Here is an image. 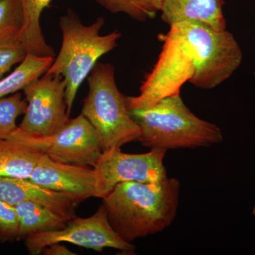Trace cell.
<instances>
[{
    "label": "cell",
    "mask_w": 255,
    "mask_h": 255,
    "mask_svg": "<svg viewBox=\"0 0 255 255\" xmlns=\"http://www.w3.org/2000/svg\"><path fill=\"white\" fill-rule=\"evenodd\" d=\"M163 43L158 59L135 97H127L128 110L155 105L168 96L180 94L189 82L197 88L211 90L232 76L243 60L234 36L226 30L182 21L159 35Z\"/></svg>",
    "instance_id": "6da1fadb"
},
{
    "label": "cell",
    "mask_w": 255,
    "mask_h": 255,
    "mask_svg": "<svg viewBox=\"0 0 255 255\" xmlns=\"http://www.w3.org/2000/svg\"><path fill=\"white\" fill-rule=\"evenodd\" d=\"M180 186L176 178L157 183H119L102 199V204L114 231L131 243L172 224L177 216Z\"/></svg>",
    "instance_id": "7a4b0ae2"
},
{
    "label": "cell",
    "mask_w": 255,
    "mask_h": 255,
    "mask_svg": "<svg viewBox=\"0 0 255 255\" xmlns=\"http://www.w3.org/2000/svg\"><path fill=\"white\" fill-rule=\"evenodd\" d=\"M128 111L140 128L137 140L150 150L210 147L223 141L221 128L193 114L180 94L164 97L151 107Z\"/></svg>",
    "instance_id": "3957f363"
},
{
    "label": "cell",
    "mask_w": 255,
    "mask_h": 255,
    "mask_svg": "<svg viewBox=\"0 0 255 255\" xmlns=\"http://www.w3.org/2000/svg\"><path fill=\"white\" fill-rule=\"evenodd\" d=\"M105 23L104 18L99 17L92 24H83L73 11H69L60 18L61 47L46 73L63 77L65 80L69 115L82 82L91 73L101 57L117 47L122 36L118 30L101 35L100 30Z\"/></svg>",
    "instance_id": "277c9868"
},
{
    "label": "cell",
    "mask_w": 255,
    "mask_h": 255,
    "mask_svg": "<svg viewBox=\"0 0 255 255\" xmlns=\"http://www.w3.org/2000/svg\"><path fill=\"white\" fill-rule=\"evenodd\" d=\"M87 81L88 93L81 114L95 128L103 151L137 140L140 128L128 109L127 96L117 87L114 65L97 63Z\"/></svg>",
    "instance_id": "5b68a950"
},
{
    "label": "cell",
    "mask_w": 255,
    "mask_h": 255,
    "mask_svg": "<svg viewBox=\"0 0 255 255\" xmlns=\"http://www.w3.org/2000/svg\"><path fill=\"white\" fill-rule=\"evenodd\" d=\"M9 138L36 149L55 162L92 168L104 152L95 128L82 114L70 119L53 135H38L17 128Z\"/></svg>",
    "instance_id": "8992f818"
},
{
    "label": "cell",
    "mask_w": 255,
    "mask_h": 255,
    "mask_svg": "<svg viewBox=\"0 0 255 255\" xmlns=\"http://www.w3.org/2000/svg\"><path fill=\"white\" fill-rule=\"evenodd\" d=\"M30 255H41L43 248L54 243H69L97 252L114 248L134 254L135 247L124 241L111 226L103 204L92 216L70 220L59 231L32 233L25 238Z\"/></svg>",
    "instance_id": "52a82bcc"
},
{
    "label": "cell",
    "mask_w": 255,
    "mask_h": 255,
    "mask_svg": "<svg viewBox=\"0 0 255 255\" xmlns=\"http://www.w3.org/2000/svg\"><path fill=\"white\" fill-rule=\"evenodd\" d=\"M167 151L152 149L143 154H127L121 148L104 151L94 167L95 197L104 199L114 188L124 182L157 183L165 180L163 161Z\"/></svg>",
    "instance_id": "ba28073f"
},
{
    "label": "cell",
    "mask_w": 255,
    "mask_h": 255,
    "mask_svg": "<svg viewBox=\"0 0 255 255\" xmlns=\"http://www.w3.org/2000/svg\"><path fill=\"white\" fill-rule=\"evenodd\" d=\"M66 84L63 77L45 73L22 90L27 108L18 128L24 131L51 135L68 123Z\"/></svg>",
    "instance_id": "9c48e42d"
},
{
    "label": "cell",
    "mask_w": 255,
    "mask_h": 255,
    "mask_svg": "<svg viewBox=\"0 0 255 255\" xmlns=\"http://www.w3.org/2000/svg\"><path fill=\"white\" fill-rule=\"evenodd\" d=\"M29 180L37 185L73 196L79 202L95 197L96 176L88 167L55 162L43 154Z\"/></svg>",
    "instance_id": "30bf717a"
},
{
    "label": "cell",
    "mask_w": 255,
    "mask_h": 255,
    "mask_svg": "<svg viewBox=\"0 0 255 255\" xmlns=\"http://www.w3.org/2000/svg\"><path fill=\"white\" fill-rule=\"evenodd\" d=\"M224 0H162V21L169 26L182 21L204 25L212 29H226Z\"/></svg>",
    "instance_id": "8fae6325"
},
{
    "label": "cell",
    "mask_w": 255,
    "mask_h": 255,
    "mask_svg": "<svg viewBox=\"0 0 255 255\" xmlns=\"http://www.w3.org/2000/svg\"><path fill=\"white\" fill-rule=\"evenodd\" d=\"M22 6L23 23L19 41L26 53L43 57H53V48L46 43L41 27L43 10L52 0H20Z\"/></svg>",
    "instance_id": "7c38bea8"
},
{
    "label": "cell",
    "mask_w": 255,
    "mask_h": 255,
    "mask_svg": "<svg viewBox=\"0 0 255 255\" xmlns=\"http://www.w3.org/2000/svg\"><path fill=\"white\" fill-rule=\"evenodd\" d=\"M42 155L16 140L0 139V176L29 179Z\"/></svg>",
    "instance_id": "4fadbf2b"
},
{
    "label": "cell",
    "mask_w": 255,
    "mask_h": 255,
    "mask_svg": "<svg viewBox=\"0 0 255 255\" xmlns=\"http://www.w3.org/2000/svg\"><path fill=\"white\" fill-rule=\"evenodd\" d=\"M18 221V241L32 233L59 231L66 221L50 210L32 201H23L14 205Z\"/></svg>",
    "instance_id": "5bb4252c"
},
{
    "label": "cell",
    "mask_w": 255,
    "mask_h": 255,
    "mask_svg": "<svg viewBox=\"0 0 255 255\" xmlns=\"http://www.w3.org/2000/svg\"><path fill=\"white\" fill-rule=\"evenodd\" d=\"M53 60V57L38 56L27 53L14 71L0 80V97L23 90L31 82L44 75Z\"/></svg>",
    "instance_id": "9a60e30c"
},
{
    "label": "cell",
    "mask_w": 255,
    "mask_h": 255,
    "mask_svg": "<svg viewBox=\"0 0 255 255\" xmlns=\"http://www.w3.org/2000/svg\"><path fill=\"white\" fill-rule=\"evenodd\" d=\"M162 0H96L112 14L123 13L132 19H154L160 11Z\"/></svg>",
    "instance_id": "2e32d148"
},
{
    "label": "cell",
    "mask_w": 255,
    "mask_h": 255,
    "mask_svg": "<svg viewBox=\"0 0 255 255\" xmlns=\"http://www.w3.org/2000/svg\"><path fill=\"white\" fill-rule=\"evenodd\" d=\"M23 16L20 0H0V43L19 40Z\"/></svg>",
    "instance_id": "e0dca14e"
},
{
    "label": "cell",
    "mask_w": 255,
    "mask_h": 255,
    "mask_svg": "<svg viewBox=\"0 0 255 255\" xmlns=\"http://www.w3.org/2000/svg\"><path fill=\"white\" fill-rule=\"evenodd\" d=\"M27 102L16 92L9 97H0V139H8L16 130V120L24 114Z\"/></svg>",
    "instance_id": "ac0fdd59"
},
{
    "label": "cell",
    "mask_w": 255,
    "mask_h": 255,
    "mask_svg": "<svg viewBox=\"0 0 255 255\" xmlns=\"http://www.w3.org/2000/svg\"><path fill=\"white\" fill-rule=\"evenodd\" d=\"M27 53L19 40L0 43V80L16 64L26 58Z\"/></svg>",
    "instance_id": "d6986e66"
},
{
    "label": "cell",
    "mask_w": 255,
    "mask_h": 255,
    "mask_svg": "<svg viewBox=\"0 0 255 255\" xmlns=\"http://www.w3.org/2000/svg\"><path fill=\"white\" fill-rule=\"evenodd\" d=\"M18 221L14 206L0 201V243L18 241Z\"/></svg>",
    "instance_id": "ffe728a7"
},
{
    "label": "cell",
    "mask_w": 255,
    "mask_h": 255,
    "mask_svg": "<svg viewBox=\"0 0 255 255\" xmlns=\"http://www.w3.org/2000/svg\"><path fill=\"white\" fill-rule=\"evenodd\" d=\"M41 255H76L68 249L67 247L59 243H54L43 248Z\"/></svg>",
    "instance_id": "44dd1931"
},
{
    "label": "cell",
    "mask_w": 255,
    "mask_h": 255,
    "mask_svg": "<svg viewBox=\"0 0 255 255\" xmlns=\"http://www.w3.org/2000/svg\"><path fill=\"white\" fill-rule=\"evenodd\" d=\"M253 216H255V205L254 206V208H253Z\"/></svg>",
    "instance_id": "7402d4cb"
}]
</instances>
